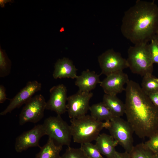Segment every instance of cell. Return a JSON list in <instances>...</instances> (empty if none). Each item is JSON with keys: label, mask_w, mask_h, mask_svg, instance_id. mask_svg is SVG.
<instances>
[{"label": "cell", "mask_w": 158, "mask_h": 158, "mask_svg": "<svg viewBox=\"0 0 158 158\" xmlns=\"http://www.w3.org/2000/svg\"><path fill=\"white\" fill-rule=\"evenodd\" d=\"M125 91L127 121L140 138H150L158 130V107L134 81L129 80Z\"/></svg>", "instance_id": "1"}, {"label": "cell", "mask_w": 158, "mask_h": 158, "mask_svg": "<svg viewBox=\"0 0 158 158\" xmlns=\"http://www.w3.org/2000/svg\"><path fill=\"white\" fill-rule=\"evenodd\" d=\"M121 30L134 45L148 43L158 32V6L154 1L137 0L125 12Z\"/></svg>", "instance_id": "2"}, {"label": "cell", "mask_w": 158, "mask_h": 158, "mask_svg": "<svg viewBox=\"0 0 158 158\" xmlns=\"http://www.w3.org/2000/svg\"><path fill=\"white\" fill-rule=\"evenodd\" d=\"M70 125L73 142L81 144L95 140L105 122L97 120L91 115H85L71 119Z\"/></svg>", "instance_id": "3"}, {"label": "cell", "mask_w": 158, "mask_h": 158, "mask_svg": "<svg viewBox=\"0 0 158 158\" xmlns=\"http://www.w3.org/2000/svg\"><path fill=\"white\" fill-rule=\"evenodd\" d=\"M126 60L128 67L133 73L142 77L152 74L153 63L148 43L130 46L128 50Z\"/></svg>", "instance_id": "4"}, {"label": "cell", "mask_w": 158, "mask_h": 158, "mask_svg": "<svg viewBox=\"0 0 158 158\" xmlns=\"http://www.w3.org/2000/svg\"><path fill=\"white\" fill-rule=\"evenodd\" d=\"M104 122L105 128L109 130L110 135L125 151L129 153L134 147V132L129 123L121 117H114Z\"/></svg>", "instance_id": "5"}, {"label": "cell", "mask_w": 158, "mask_h": 158, "mask_svg": "<svg viewBox=\"0 0 158 158\" xmlns=\"http://www.w3.org/2000/svg\"><path fill=\"white\" fill-rule=\"evenodd\" d=\"M42 125L45 135L55 141L58 145L70 146L72 137L70 126L61 115L47 118Z\"/></svg>", "instance_id": "6"}, {"label": "cell", "mask_w": 158, "mask_h": 158, "mask_svg": "<svg viewBox=\"0 0 158 158\" xmlns=\"http://www.w3.org/2000/svg\"><path fill=\"white\" fill-rule=\"evenodd\" d=\"M46 102L41 94L32 97L23 107L19 115V123L23 125L28 122L35 123L44 117Z\"/></svg>", "instance_id": "7"}, {"label": "cell", "mask_w": 158, "mask_h": 158, "mask_svg": "<svg viewBox=\"0 0 158 158\" xmlns=\"http://www.w3.org/2000/svg\"><path fill=\"white\" fill-rule=\"evenodd\" d=\"M98 61L101 72L100 75L107 76L112 73L123 71L128 68L126 59L123 58L119 52L113 49L106 51L100 55Z\"/></svg>", "instance_id": "8"}, {"label": "cell", "mask_w": 158, "mask_h": 158, "mask_svg": "<svg viewBox=\"0 0 158 158\" xmlns=\"http://www.w3.org/2000/svg\"><path fill=\"white\" fill-rule=\"evenodd\" d=\"M93 96L91 92L78 90L68 97L67 111L71 119L78 118L86 115L89 110V101Z\"/></svg>", "instance_id": "9"}, {"label": "cell", "mask_w": 158, "mask_h": 158, "mask_svg": "<svg viewBox=\"0 0 158 158\" xmlns=\"http://www.w3.org/2000/svg\"><path fill=\"white\" fill-rule=\"evenodd\" d=\"M45 135L42 124L35 126L31 130L24 132L16 139L15 148L17 152H21L28 148L41 147L39 145L40 138Z\"/></svg>", "instance_id": "10"}, {"label": "cell", "mask_w": 158, "mask_h": 158, "mask_svg": "<svg viewBox=\"0 0 158 158\" xmlns=\"http://www.w3.org/2000/svg\"><path fill=\"white\" fill-rule=\"evenodd\" d=\"M41 88V84L37 81H28L25 86L10 99L9 105L0 113V115L1 116L5 115L11 113L14 109L19 108L25 104L36 92L40 91Z\"/></svg>", "instance_id": "11"}, {"label": "cell", "mask_w": 158, "mask_h": 158, "mask_svg": "<svg viewBox=\"0 0 158 158\" xmlns=\"http://www.w3.org/2000/svg\"><path fill=\"white\" fill-rule=\"evenodd\" d=\"M50 98L46 102V109L61 115L67 111V90L63 84L52 87L49 90Z\"/></svg>", "instance_id": "12"}, {"label": "cell", "mask_w": 158, "mask_h": 158, "mask_svg": "<svg viewBox=\"0 0 158 158\" xmlns=\"http://www.w3.org/2000/svg\"><path fill=\"white\" fill-rule=\"evenodd\" d=\"M130 80L127 74L123 71L112 73L107 76L100 83L105 94L117 95L125 90L124 86Z\"/></svg>", "instance_id": "13"}, {"label": "cell", "mask_w": 158, "mask_h": 158, "mask_svg": "<svg viewBox=\"0 0 158 158\" xmlns=\"http://www.w3.org/2000/svg\"><path fill=\"white\" fill-rule=\"evenodd\" d=\"M77 70L71 60L63 58L58 60L55 63L53 76L55 79L66 78L76 79L78 76Z\"/></svg>", "instance_id": "14"}, {"label": "cell", "mask_w": 158, "mask_h": 158, "mask_svg": "<svg viewBox=\"0 0 158 158\" xmlns=\"http://www.w3.org/2000/svg\"><path fill=\"white\" fill-rule=\"evenodd\" d=\"M100 75L94 71L89 69L83 71L81 75L76 78L75 85L78 87L79 90L85 92H90L94 89L97 85L100 83Z\"/></svg>", "instance_id": "15"}, {"label": "cell", "mask_w": 158, "mask_h": 158, "mask_svg": "<svg viewBox=\"0 0 158 158\" xmlns=\"http://www.w3.org/2000/svg\"><path fill=\"white\" fill-rule=\"evenodd\" d=\"M95 145L100 152L107 158H113L116 151L115 147L118 144L111 135L100 134L95 140Z\"/></svg>", "instance_id": "16"}, {"label": "cell", "mask_w": 158, "mask_h": 158, "mask_svg": "<svg viewBox=\"0 0 158 158\" xmlns=\"http://www.w3.org/2000/svg\"><path fill=\"white\" fill-rule=\"evenodd\" d=\"M102 102L114 117H120L125 114V103L116 95L105 94L103 96Z\"/></svg>", "instance_id": "17"}, {"label": "cell", "mask_w": 158, "mask_h": 158, "mask_svg": "<svg viewBox=\"0 0 158 158\" xmlns=\"http://www.w3.org/2000/svg\"><path fill=\"white\" fill-rule=\"evenodd\" d=\"M35 158H61L60 153L62 146L56 145L54 141L49 138L46 143L40 148Z\"/></svg>", "instance_id": "18"}, {"label": "cell", "mask_w": 158, "mask_h": 158, "mask_svg": "<svg viewBox=\"0 0 158 158\" xmlns=\"http://www.w3.org/2000/svg\"><path fill=\"white\" fill-rule=\"evenodd\" d=\"M91 116L99 121H109L114 117L102 102L93 104L90 107Z\"/></svg>", "instance_id": "19"}, {"label": "cell", "mask_w": 158, "mask_h": 158, "mask_svg": "<svg viewBox=\"0 0 158 158\" xmlns=\"http://www.w3.org/2000/svg\"><path fill=\"white\" fill-rule=\"evenodd\" d=\"M141 87L148 96L150 94L158 92V78L152 74L144 75L143 77Z\"/></svg>", "instance_id": "20"}, {"label": "cell", "mask_w": 158, "mask_h": 158, "mask_svg": "<svg viewBox=\"0 0 158 158\" xmlns=\"http://www.w3.org/2000/svg\"><path fill=\"white\" fill-rule=\"evenodd\" d=\"M129 153L132 158H154V154L144 143L134 146Z\"/></svg>", "instance_id": "21"}, {"label": "cell", "mask_w": 158, "mask_h": 158, "mask_svg": "<svg viewBox=\"0 0 158 158\" xmlns=\"http://www.w3.org/2000/svg\"><path fill=\"white\" fill-rule=\"evenodd\" d=\"M11 63L6 54L1 49L0 50V77H4L9 74Z\"/></svg>", "instance_id": "22"}, {"label": "cell", "mask_w": 158, "mask_h": 158, "mask_svg": "<svg viewBox=\"0 0 158 158\" xmlns=\"http://www.w3.org/2000/svg\"><path fill=\"white\" fill-rule=\"evenodd\" d=\"M80 148L88 158H104L102 156L95 145L91 142L82 144Z\"/></svg>", "instance_id": "23"}, {"label": "cell", "mask_w": 158, "mask_h": 158, "mask_svg": "<svg viewBox=\"0 0 158 158\" xmlns=\"http://www.w3.org/2000/svg\"><path fill=\"white\" fill-rule=\"evenodd\" d=\"M61 158H88L80 147L75 148L68 146Z\"/></svg>", "instance_id": "24"}, {"label": "cell", "mask_w": 158, "mask_h": 158, "mask_svg": "<svg viewBox=\"0 0 158 158\" xmlns=\"http://www.w3.org/2000/svg\"><path fill=\"white\" fill-rule=\"evenodd\" d=\"M145 144L154 154H158V130L149 138Z\"/></svg>", "instance_id": "25"}, {"label": "cell", "mask_w": 158, "mask_h": 158, "mask_svg": "<svg viewBox=\"0 0 158 158\" xmlns=\"http://www.w3.org/2000/svg\"><path fill=\"white\" fill-rule=\"evenodd\" d=\"M149 47L152 62L158 64V44L154 39L150 41Z\"/></svg>", "instance_id": "26"}, {"label": "cell", "mask_w": 158, "mask_h": 158, "mask_svg": "<svg viewBox=\"0 0 158 158\" xmlns=\"http://www.w3.org/2000/svg\"><path fill=\"white\" fill-rule=\"evenodd\" d=\"M6 89L2 85H0V103H3L7 99Z\"/></svg>", "instance_id": "27"}, {"label": "cell", "mask_w": 158, "mask_h": 158, "mask_svg": "<svg viewBox=\"0 0 158 158\" xmlns=\"http://www.w3.org/2000/svg\"><path fill=\"white\" fill-rule=\"evenodd\" d=\"M113 158H132L130 153L126 152H119L116 151Z\"/></svg>", "instance_id": "28"}, {"label": "cell", "mask_w": 158, "mask_h": 158, "mask_svg": "<svg viewBox=\"0 0 158 158\" xmlns=\"http://www.w3.org/2000/svg\"><path fill=\"white\" fill-rule=\"evenodd\" d=\"M148 96L153 103L158 107V92L150 94Z\"/></svg>", "instance_id": "29"}, {"label": "cell", "mask_w": 158, "mask_h": 158, "mask_svg": "<svg viewBox=\"0 0 158 158\" xmlns=\"http://www.w3.org/2000/svg\"><path fill=\"white\" fill-rule=\"evenodd\" d=\"M0 4L1 7H4L5 4L8 2V0H0Z\"/></svg>", "instance_id": "30"}, {"label": "cell", "mask_w": 158, "mask_h": 158, "mask_svg": "<svg viewBox=\"0 0 158 158\" xmlns=\"http://www.w3.org/2000/svg\"><path fill=\"white\" fill-rule=\"evenodd\" d=\"M153 39L156 41L158 44V32L155 35Z\"/></svg>", "instance_id": "31"}, {"label": "cell", "mask_w": 158, "mask_h": 158, "mask_svg": "<svg viewBox=\"0 0 158 158\" xmlns=\"http://www.w3.org/2000/svg\"><path fill=\"white\" fill-rule=\"evenodd\" d=\"M154 158H158V154H154Z\"/></svg>", "instance_id": "32"}]
</instances>
